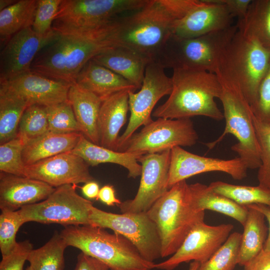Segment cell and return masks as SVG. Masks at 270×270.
<instances>
[{
    "label": "cell",
    "instance_id": "9",
    "mask_svg": "<svg viewBox=\"0 0 270 270\" xmlns=\"http://www.w3.org/2000/svg\"><path fill=\"white\" fill-rule=\"evenodd\" d=\"M220 83L222 90L219 99L223 106L225 128L216 140L206 144L209 149H212L226 135L231 134L238 140L237 143L232 146V150L238 155L248 169L258 168L260 166V149L250 105L239 88Z\"/></svg>",
    "mask_w": 270,
    "mask_h": 270
},
{
    "label": "cell",
    "instance_id": "31",
    "mask_svg": "<svg viewBox=\"0 0 270 270\" xmlns=\"http://www.w3.org/2000/svg\"><path fill=\"white\" fill-rule=\"evenodd\" d=\"M30 106L20 96L0 85V144L17 136L22 116Z\"/></svg>",
    "mask_w": 270,
    "mask_h": 270
},
{
    "label": "cell",
    "instance_id": "6",
    "mask_svg": "<svg viewBox=\"0 0 270 270\" xmlns=\"http://www.w3.org/2000/svg\"><path fill=\"white\" fill-rule=\"evenodd\" d=\"M205 211L194 205L186 180L172 186L146 212L156 224L161 240V256L174 254L186 236L200 222Z\"/></svg>",
    "mask_w": 270,
    "mask_h": 270
},
{
    "label": "cell",
    "instance_id": "7",
    "mask_svg": "<svg viewBox=\"0 0 270 270\" xmlns=\"http://www.w3.org/2000/svg\"><path fill=\"white\" fill-rule=\"evenodd\" d=\"M114 46L108 40L58 34L38 53L30 71L72 84L87 62Z\"/></svg>",
    "mask_w": 270,
    "mask_h": 270
},
{
    "label": "cell",
    "instance_id": "44",
    "mask_svg": "<svg viewBox=\"0 0 270 270\" xmlns=\"http://www.w3.org/2000/svg\"><path fill=\"white\" fill-rule=\"evenodd\" d=\"M74 270H110L103 262L82 252L77 256Z\"/></svg>",
    "mask_w": 270,
    "mask_h": 270
},
{
    "label": "cell",
    "instance_id": "45",
    "mask_svg": "<svg viewBox=\"0 0 270 270\" xmlns=\"http://www.w3.org/2000/svg\"><path fill=\"white\" fill-rule=\"evenodd\" d=\"M224 4L231 16L238 20L246 16L252 0H219Z\"/></svg>",
    "mask_w": 270,
    "mask_h": 270
},
{
    "label": "cell",
    "instance_id": "43",
    "mask_svg": "<svg viewBox=\"0 0 270 270\" xmlns=\"http://www.w3.org/2000/svg\"><path fill=\"white\" fill-rule=\"evenodd\" d=\"M32 249V244L29 240L18 242L11 252L2 256L0 270H23L24 263Z\"/></svg>",
    "mask_w": 270,
    "mask_h": 270
},
{
    "label": "cell",
    "instance_id": "49",
    "mask_svg": "<svg viewBox=\"0 0 270 270\" xmlns=\"http://www.w3.org/2000/svg\"><path fill=\"white\" fill-rule=\"evenodd\" d=\"M262 212L268 222V232L266 242L264 246V250L270 251V208L264 204H250L248 205Z\"/></svg>",
    "mask_w": 270,
    "mask_h": 270
},
{
    "label": "cell",
    "instance_id": "34",
    "mask_svg": "<svg viewBox=\"0 0 270 270\" xmlns=\"http://www.w3.org/2000/svg\"><path fill=\"white\" fill-rule=\"evenodd\" d=\"M209 186L215 192L224 196L239 204H264L270 208V189L265 186H242L222 181L211 182Z\"/></svg>",
    "mask_w": 270,
    "mask_h": 270
},
{
    "label": "cell",
    "instance_id": "52",
    "mask_svg": "<svg viewBox=\"0 0 270 270\" xmlns=\"http://www.w3.org/2000/svg\"><path fill=\"white\" fill-rule=\"evenodd\" d=\"M26 270H33L32 268L29 266H28Z\"/></svg>",
    "mask_w": 270,
    "mask_h": 270
},
{
    "label": "cell",
    "instance_id": "33",
    "mask_svg": "<svg viewBox=\"0 0 270 270\" xmlns=\"http://www.w3.org/2000/svg\"><path fill=\"white\" fill-rule=\"evenodd\" d=\"M67 247L60 234L55 232L44 245L30 251L27 260L33 270H64Z\"/></svg>",
    "mask_w": 270,
    "mask_h": 270
},
{
    "label": "cell",
    "instance_id": "22",
    "mask_svg": "<svg viewBox=\"0 0 270 270\" xmlns=\"http://www.w3.org/2000/svg\"><path fill=\"white\" fill-rule=\"evenodd\" d=\"M129 92H118L102 101L98 118L100 146L117 151L119 132L129 110Z\"/></svg>",
    "mask_w": 270,
    "mask_h": 270
},
{
    "label": "cell",
    "instance_id": "10",
    "mask_svg": "<svg viewBox=\"0 0 270 270\" xmlns=\"http://www.w3.org/2000/svg\"><path fill=\"white\" fill-rule=\"evenodd\" d=\"M90 225L109 228L128 240L141 256L150 262L161 256V240L156 224L146 212L114 214L92 205Z\"/></svg>",
    "mask_w": 270,
    "mask_h": 270
},
{
    "label": "cell",
    "instance_id": "26",
    "mask_svg": "<svg viewBox=\"0 0 270 270\" xmlns=\"http://www.w3.org/2000/svg\"><path fill=\"white\" fill-rule=\"evenodd\" d=\"M71 152L81 157L89 166L112 163L127 169L128 178H135L142 174V166L138 163V159L143 154L116 151L103 147L91 142L82 134Z\"/></svg>",
    "mask_w": 270,
    "mask_h": 270
},
{
    "label": "cell",
    "instance_id": "41",
    "mask_svg": "<svg viewBox=\"0 0 270 270\" xmlns=\"http://www.w3.org/2000/svg\"><path fill=\"white\" fill-rule=\"evenodd\" d=\"M62 0H38L32 25L34 31L44 36L53 32L52 24L58 10Z\"/></svg>",
    "mask_w": 270,
    "mask_h": 270
},
{
    "label": "cell",
    "instance_id": "28",
    "mask_svg": "<svg viewBox=\"0 0 270 270\" xmlns=\"http://www.w3.org/2000/svg\"><path fill=\"white\" fill-rule=\"evenodd\" d=\"M192 200L200 210H211L233 218L244 226L248 208L214 191L208 186L196 182L189 184Z\"/></svg>",
    "mask_w": 270,
    "mask_h": 270
},
{
    "label": "cell",
    "instance_id": "16",
    "mask_svg": "<svg viewBox=\"0 0 270 270\" xmlns=\"http://www.w3.org/2000/svg\"><path fill=\"white\" fill-rule=\"evenodd\" d=\"M58 36L54 30L46 35L38 34L32 26L13 35L0 50V82L30 72L38 53Z\"/></svg>",
    "mask_w": 270,
    "mask_h": 270
},
{
    "label": "cell",
    "instance_id": "20",
    "mask_svg": "<svg viewBox=\"0 0 270 270\" xmlns=\"http://www.w3.org/2000/svg\"><path fill=\"white\" fill-rule=\"evenodd\" d=\"M232 19L219 0H200L177 22L173 34L182 38L202 36L230 28L232 26Z\"/></svg>",
    "mask_w": 270,
    "mask_h": 270
},
{
    "label": "cell",
    "instance_id": "35",
    "mask_svg": "<svg viewBox=\"0 0 270 270\" xmlns=\"http://www.w3.org/2000/svg\"><path fill=\"white\" fill-rule=\"evenodd\" d=\"M242 234H230L226 241L197 270H234L238 264Z\"/></svg>",
    "mask_w": 270,
    "mask_h": 270
},
{
    "label": "cell",
    "instance_id": "3",
    "mask_svg": "<svg viewBox=\"0 0 270 270\" xmlns=\"http://www.w3.org/2000/svg\"><path fill=\"white\" fill-rule=\"evenodd\" d=\"M172 70L171 93L168 100L154 110V117L173 120L204 116L216 120L224 118L215 101L220 98L222 90L216 74L199 70Z\"/></svg>",
    "mask_w": 270,
    "mask_h": 270
},
{
    "label": "cell",
    "instance_id": "36",
    "mask_svg": "<svg viewBox=\"0 0 270 270\" xmlns=\"http://www.w3.org/2000/svg\"><path fill=\"white\" fill-rule=\"evenodd\" d=\"M49 132L45 106L32 104L24 112L18 129V136L25 144Z\"/></svg>",
    "mask_w": 270,
    "mask_h": 270
},
{
    "label": "cell",
    "instance_id": "38",
    "mask_svg": "<svg viewBox=\"0 0 270 270\" xmlns=\"http://www.w3.org/2000/svg\"><path fill=\"white\" fill-rule=\"evenodd\" d=\"M24 144L17 136L0 145V171L7 174L25 176L26 165L22 152Z\"/></svg>",
    "mask_w": 270,
    "mask_h": 270
},
{
    "label": "cell",
    "instance_id": "32",
    "mask_svg": "<svg viewBox=\"0 0 270 270\" xmlns=\"http://www.w3.org/2000/svg\"><path fill=\"white\" fill-rule=\"evenodd\" d=\"M236 26L270 50V0H252L246 16Z\"/></svg>",
    "mask_w": 270,
    "mask_h": 270
},
{
    "label": "cell",
    "instance_id": "18",
    "mask_svg": "<svg viewBox=\"0 0 270 270\" xmlns=\"http://www.w3.org/2000/svg\"><path fill=\"white\" fill-rule=\"evenodd\" d=\"M88 166L81 157L69 152L26 166L25 176L55 188L65 184L76 185L94 180Z\"/></svg>",
    "mask_w": 270,
    "mask_h": 270
},
{
    "label": "cell",
    "instance_id": "47",
    "mask_svg": "<svg viewBox=\"0 0 270 270\" xmlns=\"http://www.w3.org/2000/svg\"><path fill=\"white\" fill-rule=\"evenodd\" d=\"M108 206H118L122 202L116 198L114 186L110 184L103 186L100 190L98 200Z\"/></svg>",
    "mask_w": 270,
    "mask_h": 270
},
{
    "label": "cell",
    "instance_id": "19",
    "mask_svg": "<svg viewBox=\"0 0 270 270\" xmlns=\"http://www.w3.org/2000/svg\"><path fill=\"white\" fill-rule=\"evenodd\" d=\"M71 84L31 71L0 82V85L20 96L30 106H45L68 101Z\"/></svg>",
    "mask_w": 270,
    "mask_h": 270
},
{
    "label": "cell",
    "instance_id": "25",
    "mask_svg": "<svg viewBox=\"0 0 270 270\" xmlns=\"http://www.w3.org/2000/svg\"><path fill=\"white\" fill-rule=\"evenodd\" d=\"M68 100L80 127L82 134L91 142L100 145L98 118L102 100L74 83L69 88Z\"/></svg>",
    "mask_w": 270,
    "mask_h": 270
},
{
    "label": "cell",
    "instance_id": "13",
    "mask_svg": "<svg viewBox=\"0 0 270 270\" xmlns=\"http://www.w3.org/2000/svg\"><path fill=\"white\" fill-rule=\"evenodd\" d=\"M164 70L159 62H150L146 67L140 90L128 92L130 115L126 129L118 138L117 151L120 150L138 128L153 120L151 114L156 104L163 96L171 93L172 78L166 76Z\"/></svg>",
    "mask_w": 270,
    "mask_h": 270
},
{
    "label": "cell",
    "instance_id": "40",
    "mask_svg": "<svg viewBox=\"0 0 270 270\" xmlns=\"http://www.w3.org/2000/svg\"><path fill=\"white\" fill-rule=\"evenodd\" d=\"M254 124L260 149V166L258 168V184L270 189V124L257 120Z\"/></svg>",
    "mask_w": 270,
    "mask_h": 270
},
{
    "label": "cell",
    "instance_id": "12",
    "mask_svg": "<svg viewBox=\"0 0 270 270\" xmlns=\"http://www.w3.org/2000/svg\"><path fill=\"white\" fill-rule=\"evenodd\" d=\"M198 138L190 118H159L134 133L119 152L141 154L160 153L176 146H192Z\"/></svg>",
    "mask_w": 270,
    "mask_h": 270
},
{
    "label": "cell",
    "instance_id": "27",
    "mask_svg": "<svg viewBox=\"0 0 270 270\" xmlns=\"http://www.w3.org/2000/svg\"><path fill=\"white\" fill-rule=\"evenodd\" d=\"M82 134L72 132L56 134L48 132L30 140L24 145L22 157L26 166L72 150L78 144Z\"/></svg>",
    "mask_w": 270,
    "mask_h": 270
},
{
    "label": "cell",
    "instance_id": "11",
    "mask_svg": "<svg viewBox=\"0 0 270 270\" xmlns=\"http://www.w3.org/2000/svg\"><path fill=\"white\" fill-rule=\"evenodd\" d=\"M76 185L57 188L45 200L18 210L26 222L56 224L64 226L90 225V209L92 202L80 196Z\"/></svg>",
    "mask_w": 270,
    "mask_h": 270
},
{
    "label": "cell",
    "instance_id": "17",
    "mask_svg": "<svg viewBox=\"0 0 270 270\" xmlns=\"http://www.w3.org/2000/svg\"><path fill=\"white\" fill-rule=\"evenodd\" d=\"M248 169L239 157L224 160L202 156L176 146L170 151L168 186L170 189L191 176L212 172H224L234 180H242L246 176Z\"/></svg>",
    "mask_w": 270,
    "mask_h": 270
},
{
    "label": "cell",
    "instance_id": "23",
    "mask_svg": "<svg viewBox=\"0 0 270 270\" xmlns=\"http://www.w3.org/2000/svg\"><path fill=\"white\" fill-rule=\"evenodd\" d=\"M92 60L119 74L137 89L141 88L146 67L151 62L132 50L119 46L104 50Z\"/></svg>",
    "mask_w": 270,
    "mask_h": 270
},
{
    "label": "cell",
    "instance_id": "51",
    "mask_svg": "<svg viewBox=\"0 0 270 270\" xmlns=\"http://www.w3.org/2000/svg\"><path fill=\"white\" fill-rule=\"evenodd\" d=\"M200 264L198 262L192 261L190 264L188 270H197Z\"/></svg>",
    "mask_w": 270,
    "mask_h": 270
},
{
    "label": "cell",
    "instance_id": "37",
    "mask_svg": "<svg viewBox=\"0 0 270 270\" xmlns=\"http://www.w3.org/2000/svg\"><path fill=\"white\" fill-rule=\"evenodd\" d=\"M46 108L50 132L56 134L82 133L68 100Z\"/></svg>",
    "mask_w": 270,
    "mask_h": 270
},
{
    "label": "cell",
    "instance_id": "1",
    "mask_svg": "<svg viewBox=\"0 0 270 270\" xmlns=\"http://www.w3.org/2000/svg\"><path fill=\"white\" fill-rule=\"evenodd\" d=\"M196 4V0H149L142 8L120 18L114 44L156 61L177 22Z\"/></svg>",
    "mask_w": 270,
    "mask_h": 270
},
{
    "label": "cell",
    "instance_id": "29",
    "mask_svg": "<svg viewBox=\"0 0 270 270\" xmlns=\"http://www.w3.org/2000/svg\"><path fill=\"white\" fill-rule=\"evenodd\" d=\"M246 222L242 234L238 264L244 266L264 249L268 228L264 214L249 206Z\"/></svg>",
    "mask_w": 270,
    "mask_h": 270
},
{
    "label": "cell",
    "instance_id": "8",
    "mask_svg": "<svg viewBox=\"0 0 270 270\" xmlns=\"http://www.w3.org/2000/svg\"><path fill=\"white\" fill-rule=\"evenodd\" d=\"M238 30L236 24L196 38H182L172 34L156 62L164 68L216 74L220 57Z\"/></svg>",
    "mask_w": 270,
    "mask_h": 270
},
{
    "label": "cell",
    "instance_id": "39",
    "mask_svg": "<svg viewBox=\"0 0 270 270\" xmlns=\"http://www.w3.org/2000/svg\"><path fill=\"white\" fill-rule=\"evenodd\" d=\"M26 222L18 210H2L0 214V250L2 256L8 254L18 242L16 237Z\"/></svg>",
    "mask_w": 270,
    "mask_h": 270
},
{
    "label": "cell",
    "instance_id": "15",
    "mask_svg": "<svg viewBox=\"0 0 270 270\" xmlns=\"http://www.w3.org/2000/svg\"><path fill=\"white\" fill-rule=\"evenodd\" d=\"M234 226L230 224L210 226L204 221L192 229L183 242L168 260L155 264V268L172 270L182 262L196 261L202 264L226 241Z\"/></svg>",
    "mask_w": 270,
    "mask_h": 270
},
{
    "label": "cell",
    "instance_id": "4",
    "mask_svg": "<svg viewBox=\"0 0 270 270\" xmlns=\"http://www.w3.org/2000/svg\"><path fill=\"white\" fill-rule=\"evenodd\" d=\"M270 65V50L238 30L220 57L216 74L221 82L239 88L252 106Z\"/></svg>",
    "mask_w": 270,
    "mask_h": 270
},
{
    "label": "cell",
    "instance_id": "46",
    "mask_svg": "<svg viewBox=\"0 0 270 270\" xmlns=\"http://www.w3.org/2000/svg\"><path fill=\"white\" fill-rule=\"evenodd\" d=\"M244 268V270H270V251L262 250Z\"/></svg>",
    "mask_w": 270,
    "mask_h": 270
},
{
    "label": "cell",
    "instance_id": "30",
    "mask_svg": "<svg viewBox=\"0 0 270 270\" xmlns=\"http://www.w3.org/2000/svg\"><path fill=\"white\" fill-rule=\"evenodd\" d=\"M38 0H20L0 11L1 47L16 33L32 26Z\"/></svg>",
    "mask_w": 270,
    "mask_h": 270
},
{
    "label": "cell",
    "instance_id": "48",
    "mask_svg": "<svg viewBox=\"0 0 270 270\" xmlns=\"http://www.w3.org/2000/svg\"><path fill=\"white\" fill-rule=\"evenodd\" d=\"M84 195L88 199L98 200L100 186L98 183L92 180L86 183L81 187Z\"/></svg>",
    "mask_w": 270,
    "mask_h": 270
},
{
    "label": "cell",
    "instance_id": "24",
    "mask_svg": "<svg viewBox=\"0 0 270 270\" xmlns=\"http://www.w3.org/2000/svg\"><path fill=\"white\" fill-rule=\"evenodd\" d=\"M74 83L93 93L102 101L118 92L138 90L119 74L92 59L80 70Z\"/></svg>",
    "mask_w": 270,
    "mask_h": 270
},
{
    "label": "cell",
    "instance_id": "21",
    "mask_svg": "<svg viewBox=\"0 0 270 270\" xmlns=\"http://www.w3.org/2000/svg\"><path fill=\"white\" fill-rule=\"evenodd\" d=\"M55 188L39 180L0 172V209L18 210L45 200Z\"/></svg>",
    "mask_w": 270,
    "mask_h": 270
},
{
    "label": "cell",
    "instance_id": "42",
    "mask_svg": "<svg viewBox=\"0 0 270 270\" xmlns=\"http://www.w3.org/2000/svg\"><path fill=\"white\" fill-rule=\"evenodd\" d=\"M250 107L257 120L270 124V65L260 84L256 100Z\"/></svg>",
    "mask_w": 270,
    "mask_h": 270
},
{
    "label": "cell",
    "instance_id": "2",
    "mask_svg": "<svg viewBox=\"0 0 270 270\" xmlns=\"http://www.w3.org/2000/svg\"><path fill=\"white\" fill-rule=\"evenodd\" d=\"M149 0H62L52 24L59 35L112 40L120 14Z\"/></svg>",
    "mask_w": 270,
    "mask_h": 270
},
{
    "label": "cell",
    "instance_id": "50",
    "mask_svg": "<svg viewBox=\"0 0 270 270\" xmlns=\"http://www.w3.org/2000/svg\"><path fill=\"white\" fill-rule=\"evenodd\" d=\"M18 0H0V11L12 5Z\"/></svg>",
    "mask_w": 270,
    "mask_h": 270
},
{
    "label": "cell",
    "instance_id": "14",
    "mask_svg": "<svg viewBox=\"0 0 270 270\" xmlns=\"http://www.w3.org/2000/svg\"><path fill=\"white\" fill-rule=\"evenodd\" d=\"M170 150L142 155L140 184L135 197L118 206L122 213L147 212L168 190Z\"/></svg>",
    "mask_w": 270,
    "mask_h": 270
},
{
    "label": "cell",
    "instance_id": "5",
    "mask_svg": "<svg viewBox=\"0 0 270 270\" xmlns=\"http://www.w3.org/2000/svg\"><path fill=\"white\" fill-rule=\"evenodd\" d=\"M68 246L105 264L110 270H152L155 263L146 260L126 238L90 225L69 226L60 233Z\"/></svg>",
    "mask_w": 270,
    "mask_h": 270
}]
</instances>
